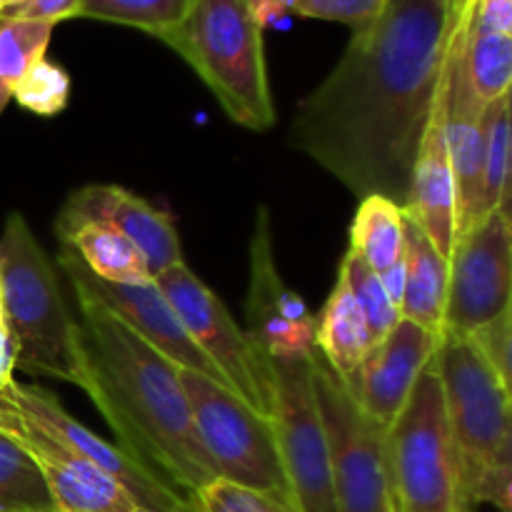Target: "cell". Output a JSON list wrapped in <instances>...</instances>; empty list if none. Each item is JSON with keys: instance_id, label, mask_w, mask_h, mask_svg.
Here are the masks:
<instances>
[{"instance_id": "1", "label": "cell", "mask_w": 512, "mask_h": 512, "mask_svg": "<svg viewBox=\"0 0 512 512\" xmlns=\"http://www.w3.org/2000/svg\"><path fill=\"white\" fill-rule=\"evenodd\" d=\"M450 25L445 0H385L328 78L298 103L290 145L360 200L383 195L405 208Z\"/></svg>"}, {"instance_id": "2", "label": "cell", "mask_w": 512, "mask_h": 512, "mask_svg": "<svg viewBox=\"0 0 512 512\" xmlns=\"http://www.w3.org/2000/svg\"><path fill=\"white\" fill-rule=\"evenodd\" d=\"M75 300V388L88 393L130 458L193 500L218 473L195 430L178 368L95 298L75 293Z\"/></svg>"}, {"instance_id": "3", "label": "cell", "mask_w": 512, "mask_h": 512, "mask_svg": "<svg viewBox=\"0 0 512 512\" xmlns=\"http://www.w3.org/2000/svg\"><path fill=\"white\" fill-rule=\"evenodd\" d=\"M445 415L468 508H512V390L468 340L443 338L435 353Z\"/></svg>"}, {"instance_id": "4", "label": "cell", "mask_w": 512, "mask_h": 512, "mask_svg": "<svg viewBox=\"0 0 512 512\" xmlns=\"http://www.w3.org/2000/svg\"><path fill=\"white\" fill-rule=\"evenodd\" d=\"M160 40L203 78L233 123L273 128L263 25L253 0H190L183 20Z\"/></svg>"}, {"instance_id": "5", "label": "cell", "mask_w": 512, "mask_h": 512, "mask_svg": "<svg viewBox=\"0 0 512 512\" xmlns=\"http://www.w3.org/2000/svg\"><path fill=\"white\" fill-rule=\"evenodd\" d=\"M0 313L15 345V368L75 385V318L58 275L20 213L0 233Z\"/></svg>"}, {"instance_id": "6", "label": "cell", "mask_w": 512, "mask_h": 512, "mask_svg": "<svg viewBox=\"0 0 512 512\" xmlns=\"http://www.w3.org/2000/svg\"><path fill=\"white\" fill-rule=\"evenodd\" d=\"M390 512H468L435 360L385 428Z\"/></svg>"}, {"instance_id": "7", "label": "cell", "mask_w": 512, "mask_h": 512, "mask_svg": "<svg viewBox=\"0 0 512 512\" xmlns=\"http://www.w3.org/2000/svg\"><path fill=\"white\" fill-rule=\"evenodd\" d=\"M178 378L218 480L258 490L290 505L273 420L255 413L225 385L205 375L178 368Z\"/></svg>"}, {"instance_id": "8", "label": "cell", "mask_w": 512, "mask_h": 512, "mask_svg": "<svg viewBox=\"0 0 512 512\" xmlns=\"http://www.w3.org/2000/svg\"><path fill=\"white\" fill-rule=\"evenodd\" d=\"M153 283L185 325L193 343L225 380V388L263 418L273 415V360L240 328L218 295L185 263L155 275Z\"/></svg>"}, {"instance_id": "9", "label": "cell", "mask_w": 512, "mask_h": 512, "mask_svg": "<svg viewBox=\"0 0 512 512\" xmlns=\"http://www.w3.org/2000/svg\"><path fill=\"white\" fill-rule=\"evenodd\" d=\"M313 393L328 443L338 512H390L385 428L350 395L313 350Z\"/></svg>"}, {"instance_id": "10", "label": "cell", "mask_w": 512, "mask_h": 512, "mask_svg": "<svg viewBox=\"0 0 512 512\" xmlns=\"http://www.w3.org/2000/svg\"><path fill=\"white\" fill-rule=\"evenodd\" d=\"M273 428L280 465L295 512H338L328 443L313 393V353L298 360H273Z\"/></svg>"}, {"instance_id": "11", "label": "cell", "mask_w": 512, "mask_h": 512, "mask_svg": "<svg viewBox=\"0 0 512 512\" xmlns=\"http://www.w3.org/2000/svg\"><path fill=\"white\" fill-rule=\"evenodd\" d=\"M510 208L480 218L460 235L448 260L443 338L465 340L480 325L512 308Z\"/></svg>"}, {"instance_id": "12", "label": "cell", "mask_w": 512, "mask_h": 512, "mask_svg": "<svg viewBox=\"0 0 512 512\" xmlns=\"http://www.w3.org/2000/svg\"><path fill=\"white\" fill-rule=\"evenodd\" d=\"M0 400L8 403L13 410H18V413H23L25 418L48 428L50 433L65 440L75 453H80L85 460L105 470L110 478L118 480L140 508L163 512H200L193 500L178 493L168 480L155 475L153 470H148L135 458H130L120 445L108 443L100 435H95L93 430L85 428L83 423H78L48 390L10 378L0 388Z\"/></svg>"}, {"instance_id": "13", "label": "cell", "mask_w": 512, "mask_h": 512, "mask_svg": "<svg viewBox=\"0 0 512 512\" xmlns=\"http://www.w3.org/2000/svg\"><path fill=\"white\" fill-rule=\"evenodd\" d=\"M58 265L75 293H85L98 300L100 305H105L120 323L128 325L140 340H145L150 348L158 350L175 368L193 370V373H200L205 378L215 380V383L225 385L223 375L205 358L203 350L193 343L185 325L180 323L175 310L170 308V303L163 298V293H160L153 280L143 285L105 283V280L95 278L80 263L78 255L65 248V245L58 253Z\"/></svg>"}, {"instance_id": "14", "label": "cell", "mask_w": 512, "mask_h": 512, "mask_svg": "<svg viewBox=\"0 0 512 512\" xmlns=\"http://www.w3.org/2000/svg\"><path fill=\"white\" fill-rule=\"evenodd\" d=\"M0 435L13 440L33 458L48 483L58 512H135L140 508L118 480L3 400Z\"/></svg>"}, {"instance_id": "15", "label": "cell", "mask_w": 512, "mask_h": 512, "mask_svg": "<svg viewBox=\"0 0 512 512\" xmlns=\"http://www.w3.org/2000/svg\"><path fill=\"white\" fill-rule=\"evenodd\" d=\"M245 318V333L270 360L308 358L315 350V318L303 298L280 278L265 208H260L250 240V288Z\"/></svg>"}, {"instance_id": "16", "label": "cell", "mask_w": 512, "mask_h": 512, "mask_svg": "<svg viewBox=\"0 0 512 512\" xmlns=\"http://www.w3.org/2000/svg\"><path fill=\"white\" fill-rule=\"evenodd\" d=\"M90 220L110 225L125 240H130L133 248L143 255L153 278L173 265L185 263L173 220L153 208L148 200L138 198L120 185H85L75 190L60 208L55 233L60 238L75 225L90 223Z\"/></svg>"}, {"instance_id": "17", "label": "cell", "mask_w": 512, "mask_h": 512, "mask_svg": "<svg viewBox=\"0 0 512 512\" xmlns=\"http://www.w3.org/2000/svg\"><path fill=\"white\" fill-rule=\"evenodd\" d=\"M440 340V335L400 320L388 338L365 353L353 380L343 385L375 423L388 428L405 408L423 370L435 360Z\"/></svg>"}, {"instance_id": "18", "label": "cell", "mask_w": 512, "mask_h": 512, "mask_svg": "<svg viewBox=\"0 0 512 512\" xmlns=\"http://www.w3.org/2000/svg\"><path fill=\"white\" fill-rule=\"evenodd\" d=\"M445 143L455 180V240L480 220V160H483V110L460 68L458 45L448 35L443 60Z\"/></svg>"}, {"instance_id": "19", "label": "cell", "mask_w": 512, "mask_h": 512, "mask_svg": "<svg viewBox=\"0 0 512 512\" xmlns=\"http://www.w3.org/2000/svg\"><path fill=\"white\" fill-rule=\"evenodd\" d=\"M405 215L415 220L435 250L450 260L455 245V180L450 168L448 143H445V88L440 75V88L420 140L418 155L410 180Z\"/></svg>"}, {"instance_id": "20", "label": "cell", "mask_w": 512, "mask_h": 512, "mask_svg": "<svg viewBox=\"0 0 512 512\" xmlns=\"http://www.w3.org/2000/svg\"><path fill=\"white\" fill-rule=\"evenodd\" d=\"M445 288L448 260L430 245L415 220L405 215V288L400 298V320H410L443 338Z\"/></svg>"}, {"instance_id": "21", "label": "cell", "mask_w": 512, "mask_h": 512, "mask_svg": "<svg viewBox=\"0 0 512 512\" xmlns=\"http://www.w3.org/2000/svg\"><path fill=\"white\" fill-rule=\"evenodd\" d=\"M450 35L458 45L460 68L480 103L490 105L508 95L512 83V35L480 30L473 20L470 0L450 25Z\"/></svg>"}, {"instance_id": "22", "label": "cell", "mask_w": 512, "mask_h": 512, "mask_svg": "<svg viewBox=\"0 0 512 512\" xmlns=\"http://www.w3.org/2000/svg\"><path fill=\"white\" fill-rule=\"evenodd\" d=\"M370 345L373 343L363 310L355 303L345 278L338 275V283L325 300L323 313L315 320V350L328 363V368L348 385Z\"/></svg>"}, {"instance_id": "23", "label": "cell", "mask_w": 512, "mask_h": 512, "mask_svg": "<svg viewBox=\"0 0 512 512\" xmlns=\"http://www.w3.org/2000/svg\"><path fill=\"white\" fill-rule=\"evenodd\" d=\"M60 245L73 250L80 263L98 280L120 285H143L153 280L143 255L110 225L90 220L60 235Z\"/></svg>"}, {"instance_id": "24", "label": "cell", "mask_w": 512, "mask_h": 512, "mask_svg": "<svg viewBox=\"0 0 512 512\" xmlns=\"http://www.w3.org/2000/svg\"><path fill=\"white\" fill-rule=\"evenodd\" d=\"M350 250L375 273L393 268L405 253V213L383 195L360 200L350 225Z\"/></svg>"}, {"instance_id": "25", "label": "cell", "mask_w": 512, "mask_h": 512, "mask_svg": "<svg viewBox=\"0 0 512 512\" xmlns=\"http://www.w3.org/2000/svg\"><path fill=\"white\" fill-rule=\"evenodd\" d=\"M510 93L485 105L480 160V218L510 208Z\"/></svg>"}, {"instance_id": "26", "label": "cell", "mask_w": 512, "mask_h": 512, "mask_svg": "<svg viewBox=\"0 0 512 512\" xmlns=\"http://www.w3.org/2000/svg\"><path fill=\"white\" fill-rule=\"evenodd\" d=\"M0 512H58L38 465L0 435Z\"/></svg>"}, {"instance_id": "27", "label": "cell", "mask_w": 512, "mask_h": 512, "mask_svg": "<svg viewBox=\"0 0 512 512\" xmlns=\"http://www.w3.org/2000/svg\"><path fill=\"white\" fill-rule=\"evenodd\" d=\"M53 28L55 25L40 20H0V115L8 108L25 70L45 58Z\"/></svg>"}, {"instance_id": "28", "label": "cell", "mask_w": 512, "mask_h": 512, "mask_svg": "<svg viewBox=\"0 0 512 512\" xmlns=\"http://www.w3.org/2000/svg\"><path fill=\"white\" fill-rule=\"evenodd\" d=\"M190 0H83L78 18L128 25L163 38L183 20Z\"/></svg>"}, {"instance_id": "29", "label": "cell", "mask_w": 512, "mask_h": 512, "mask_svg": "<svg viewBox=\"0 0 512 512\" xmlns=\"http://www.w3.org/2000/svg\"><path fill=\"white\" fill-rule=\"evenodd\" d=\"M340 278H345L350 293H353L355 303L363 310L365 325H368L370 343H380L383 338H388L393 333L395 325L400 323V310L393 300L385 293L383 283H380L378 273L370 270L353 250H348L340 263ZM370 345V348H373Z\"/></svg>"}, {"instance_id": "30", "label": "cell", "mask_w": 512, "mask_h": 512, "mask_svg": "<svg viewBox=\"0 0 512 512\" xmlns=\"http://www.w3.org/2000/svg\"><path fill=\"white\" fill-rule=\"evenodd\" d=\"M383 5L385 0H253L255 15L263 28L270 18L275 20L283 13H295L303 18L345 23L353 28V33L373 23Z\"/></svg>"}, {"instance_id": "31", "label": "cell", "mask_w": 512, "mask_h": 512, "mask_svg": "<svg viewBox=\"0 0 512 512\" xmlns=\"http://www.w3.org/2000/svg\"><path fill=\"white\" fill-rule=\"evenodd\" d=\"M13 98L30 113L53 118L68 105L70 75L58 63H50L48 58L35 60L20 78Z\"/></svg>"}, {"instance_id": "32", "label": "cell", "mask_w": 512, "mask_h": 512, "mask_svg": "<svg viewBox=\"0 0 512 512\" xmlns=\"http://www.w3.org/2000/svg\"><path fill=\"white\" fill-rule=\"evenodd\" d=\"M193 500L200 512H295L283 500H275L258 490L240 488L228 480H213Z\"/></svg>"}, {"instance_id": "33", "label": "cell", "mask_w": 512, "mask_h": 512, "mask_svg": "<svg viewBox=\"0 0 512 512\" xmlns=\"http://www.w3.org/2000/svg\"><path fill=\"white\" fill-rule=\"evenodd\" d=\"M470 345L480 353V358L493 368V373L510 388L512 378V308L503 310L498 318L480 325L468 335Z\"/></svg>"}, {"instance_id": "34", "label": "cell", "mask_w": 512, "mask_h": 512, "mask_svg": "<svg viewBox=\"0 0 512 512\" xmlns=\"http://www.w3.org/2000/svg\"><path fill=\"white\" fill-rule=\"evenodd\" d=\"M83 0H30L10 20H40V23L58 25L63 20L78 18Z\"/></svg>"}, {"instance_id": "35", "label": "cell", "mask_w": 512, "mask_h": 512, "mask_svg": "<svg viewBox=\"0 0 512 512\" xmlns=\"http://www.w3.org/2000/svg\"><path fill=\"white\" fill-rule=\"evenodd\" d=\"M470 10L480 30L512 35V0H470Z\"/></svg>"}, {"instance_id": "36", "label": "cell", "mask_w": 512, "mask_h": 512, "mask_svg": "<svg viewBox=\"0 0 512 512\" xmlns=\"http://www.w3.org/2000/svg\"><path fill=\"white\" fill-rule=\"evenodd\" d=\"M13 370H15V345L13 340H10L5 325L0 323V388H3V383H8V380L13 378Z\"/></svg>"}, {"instance_id": "37", "label": "cell", "mask_w": 512, "mask_h": 512, "mask_svg": "<svg viewBox=\"0 0 512 512\" xmlns=\"http://www.w3.org/2000/svg\"><path fill=\"white\" fill-rule=\"evenodd\" d=\"M30 0H0V20H10Z\"/></svg>"}, {"instance_id": "38", "label": "cell", "mask_w": 512, "mask_h": 512, "mask_svg": "<svg viewBox=\"0 0 512 512\" xmlns=\"http://www.w3.org/2000/svg\"><path fill=\"white\" fill-rule=\"evenodd\" d=\"M448 3V10H450V18H458L460 13H463V8L468 5V0H445Z\"/></svg>"}, {"instance_id": "39", "label": "cell", "mask_w": 512, "mask_h": 512, "mask_svg": "<svg viewBox=\"0 0 512 512\" xmlns=\"http://www.w3.org/2000/svg\"><path fill=\"white\" fill-rule=\"evenodd\" d=\"M135 512H163V510H150V508H138Z\"/></svg>"}, {"instance_id": "40", "label": "cell", "mask_w": 512, "mask_h": 512, "mask_svg": "<svg viewBox=\"0 0 512 512\" xmlns=\"http://www.w3.org/2000/svg\"><path fill=\"white\" fill-rule=\"evenodd\" d=\"M0 323H3V313H0Z\"/></svg>"}, {"instance_id": "41", "label": "cell", "mask_w": 512, "mask_h": 512, "mask_svg": "<svg viewBox=\"0 0 512 512\" xmlns=\"http://www.w3.org/2000/svg\"><path fill=\"white\" fill-rule=\"evenodd\" d=\"M468 512H473V510H468Z\"/></svg>"}]
</instances>
